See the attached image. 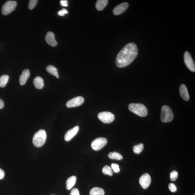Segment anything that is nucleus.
Masks as SVG:
<instances>
[{"instance_id": "f257e3e1", "label": "nucleus", "mask_w": 195, "mask_h": 195, "mask_svg": "<svg viewBox=\"0 0 195 195\" xmlns=\"http://www.w3.org/2000/svg\"><path fill=\"white\" fill-rule=\"evenodd\" d=\"M138 46L134 43H130L124 47L118 53L116 59L117 67L123 68L132 63L138 55Z\"/></svg>"}, {"instance_id": "f03ea898", "label": "nucleus", "mask_w": 195, "mask_h": 195, "mask_svg": "<svg viewBox=\"0 0 195 195\" xmlns=\"http://www.w3.org/2000/svg\"><path fill=\"white\" fill-rule=\"evenodd\" d=\"M128 108L132 112L141 117H145L147 115V109L142 104L132 103L129 104Z\"/></svg>"}, {"instance_id": "7ed1b4c3", "label": "nucleus", "mask_w": 195, "mask_h": 195, "mask_svg": "<svg viewBox=\"0 0 195 195\" xmlns=\"http://www.w3.org/2000/svg\"><path fill=\"white\" fill-rule=\"evenodd\" d=\"M46 138V131L44 130L40 129L34 134L33 138V144L36 147H41L45 143Z\"/></svg>"}, {"instance_id": "20e7f679", "label": "nucleus", "mask_w": 195, "mask_h": 195, "mask_svg": "<svg viewBox=\"0 0 195 195\" xmlns=\"http://www.w3.org/2000/svg\"><path fill=\"white\" fill-rule=\"evenodd\" d=\"M174 117V114L171 109L167 105L163 106L161 113V121L163 123H167L172 121Z\"/></svg>"}, {"instance_id": "39448f33", "label": "nucleus", "mask_w": 195, "mask_h": 195, "mask_svg": "<svg viewBox=\"0 0 195 195\" xmlns=\"http://www.w3.org/2000/svg\"><path fill=\"white\" fill-rule=\"evenodd\" d=\"M17 4L16 2L15 1H10L6 2L2 7V14L4 15L9 14L15 9Z\"/></svg>"}, {"instance_id": "423d86ee", "label": "nucleus", "mask_w": 195, "mask_h": 195, "mask_svg": "<svg viewBox=\"0 0 195 195\" xmlns=\"http://www.w3.org/2000/svg\"><path fill=\"white\" fill-rule=\"evenodd\" d=\"M98 117L100 121L104 123H110L115 119V116L112 113L106 111L98 113Z\"/></svg>"}, {"instance_id": "0eeeda50", "label": "nucleus", "mask_w": 195, "mask_h": 195, "mask_svg": "<svg viewBox=\"0 0 195 195\" xmlns=\"http://www.w3.org/2000/svg\"><path fill=\"white\" fill-rule=\"evenodd\" d=\"M108 140L104 138H96L91 143V146L94 150L98 151L102 149L105 146Z\"/></svg>"}, {"instance_id": "6e6552de", "label": "nucleus", "mask_w": 195, "mask_h": 195, "mask_svg": "<svg viewBox=\"0 0 195 195\" xmlns=\"http://www.w3.org/2000/svg\"><path fill=\"white\" fill-rule=\"evenodd\" d=\"M184 63L188 69L191 71L195 72V63L190 53L188 51H185L184 54Z\"/></svg>"}, {"instance_id": "1a4fd4ad", "label": "nucleus", "mask_w": 195, "mask_h": 195, "mask_svg": "<svg viewBox=\"0 0 195 195\" xmlns=\"http://www.w3.org/2000/svg\"><path fill=\"white\" fill-rule=\"evenodd\" d=\"M84 101V98L82 96H77L68 101L66 104V106L68 108H74L80 106Z\"/></svg>"}, {"instance_id": "9d476101", "label": "nucleus", "mask_w": 195, "mask_h": 195, "mask_svg": "<svg viewBox=\"0 0 195 195\" xmlns=\"http://www.w3.org/2000/svg\"><path fill=\"white\" fill-rule=\"evenodd\" d=\"M151 181V177L147 173H145L142 175L139 179V183L144 189H146L149 187Z\"/></svg>"}, {"instance_id": "9b49d317", "label": "nucleus", "mask_w": 195, "mask_h": 195, "mask_svg": "<svg viewBox=\"0 0 195 195\" xmlns=\"http://www.w3.org/2000/svg\"><path fill=\"white\" fill-rule=\"evenodd\" d=\"M128 6L129 4L127 2H124L119 4L113 9V14L115 16H117L123 13L127 9Z\"/></svg>"}, {"instance_id": "f8f14e48", "label": "nucleus", "mask_w": 195, "mask_h": 195, "mask_svg": "<svg viewBox=\"0 0 195 195\" xmlns=\"http://www.w3.org/2000/svg\"><path fill=\"white\" fill-rule=\"evenodd\" d=\"M79 129V127L78 126H76L71 129L66 133L64 136V139L66 141H69L76 136L78 133Z\"/></svg>"}, {"instance_id": "ddd939ff", "label": "nucleus", "mask_w": 195, "mask_h": 195, "mask_svg": "<svg viewBox=\"0 0 195 195\" xmlns=\"http://www.w3.org/2000/svg\"><path fill=\"white\" fill-rule=\"evenodd\" d=\"M45 40L49 45L52 47H55L57 45V42L56 40L54 34L51 32L47 33L45 37Z\"/></svg>"}, {"instance_id": "4468645a", "label": "nucleus", "mask_w": 195, "mask_h": 195, "mask_svg": "<svg viewBox=\"0 0 195 195\" xmlns=\"http://www.w3.org/2000/svg\"><path fill=\"white\" fill-rule=\"evenodd\" d=\"M180 95L182 98L185 101H188L189 100V96L187 87L184 84H182L179 89Z\"/></svg>"}, {"instance_id": "2eb2a0df", "label": "nucleus", "mask_w": 195, "mask_h": 195, "mask_svg": "<svg viewBox=\"0 0 195 195\" xmlns=\"http://www.w3.org/2000/svg\"><path fill=\"white\" fill-rule=\"evenodd\" d=\"M30 75V72L28 69H25L23 70L19 78V83L21 85L25 84Z\"/></svg>"}, {"instance_id": "dca6fc26", "label": "nucleus", "mask_w": 195, "mask_h": 195, "mask_svg": "<svg viewBox=\"0 0 195 195\" xmlns=\"http://www.w3.org/2000/svg\"><path fill=\"white\" fill-rule=\"evenodd\" d=\"M33 84L36 89H42L44 86L43 79L40 77H36L33 80Z\"/></svg>"}, {"instance_id": "f3484780", "label": "nucleus", "mask_w": 195, "mask_h": 195, "mask_svg": "<svg viewBox=\"0 0 195 195\" xmlns=\"http://www.w3.org/2000/svg\"><path fill=\"white\" fill-rule=\"evenodd\" d=\"M76 177L74 176L68 178L66 181V188L67 190H70L73 187L76 183Z\"/></svg>"}, {"instance_id": "a211bd4d", "label": "nucleus", "mask_w": 195, "mask_h": 195, "mask_svg": "<svg viewBox=\"0 0 195 195\" xmlns=\"http://www.w3.org/2000/svg\"><path fill=\"white\" fill-rule=\"evenodd\" d=\"M108 0H98L96 2L95 5L96 9L99 11L104 10L108 5Z\"/></svg>"}, {"instance_id": "6ab92c4d", "label": "nucleus", "mask_w": 195, "mask_h": 195, "mask_svg": "<svg viewBox=\"0 0 195 195\" xmlns=\"http://www.w3.org/2000/svg\"><path fill=\"white\" fill-rule=\"evenodd\" d=\"M46 70L47 71L49 74L53 75L56 77V78H58L59 76L58 73L57 72V70L56 68L52 65H49L46 67Z\"/></svg>"}, {"instance_id": "aec40b11", "label": "nucleus", "mask_w": 195, "mask_h": 195, "mask_svg": "<svg viewBox=\"0 0 195 195\" xmlns=\"http://www.w3.org/2000/svg\"><path fill=\"white\" fill-rule=\"evenodd\" d=\"M90 195H104V191L102 188L94 187L91 190Z\"/></svg>"}, {"instance_id": "412c9836", "label": "nucleus", "mask_w": 195, "mask_h": 195, "mask_svg": "<svg viewBox=\"0 0 195 195\" xmlns=\"http://www.w3.org/2000/svg\"><path fill=\"white\" fill-rule=\"evenodd\" d=\"M9 78V77L7 75H3L0 77V87L3 88L5 87Z\"/></svg>"}, {"instance_id": "4be33fe9", "label": "nucleus", "mask_w": 195, "mask_h": 195, "mask_svg": "<svg viewBox=\"0 0 195 195\" xmlns=\"http://www.w3.org/2000/svg\"><path fill=\"white\" fill-rule=\"evenodd\" d=\"M109 158L112 159L121 160L123 159V156L119 153L116 152H111L108 154Z\"/></svg>"}, {"instance_id": "5701e85b", "label": "nucleus", "mask_w": 195, "mask_h": 195, "mask_svg": "<svg viewBox=\"0 0 195 195\" xmlns=\"http://www.w3.org/2000/svg\"><path fill=\"white\" fill-rule=\"evenodd\" d=\"M102 172L104 174L110 176H112L113 174L112 168L108 166H105L102 169Z\"/></svg>"}, {"instance_id": "b1692460", "label": "nucleus", "mask_w": 195, "mask_h": 195, "mask_svg": "<svg viewBox=\"0 0 195 195\" xmlns=\"http://www.w3.org/2000/svg\"><path fill=\"white\" fill-rule=\"evenodd\" d=\"M144 148L142 143H140L138 145L135 146L133 148V150L135 153L139 154L142 152Z\"/></svg>"}, {"instance_id": "393cba45", "label": "nucleus", "mask_w": 195, "mask_h": 195, "mask_svg": "<svg viewBox=\"0 0 195 195\" xmlns=\"http://www.w3.org/2000/svg\"><path fill=\"white\" fill-rule=\"evenodd\" d=\"M178 176V173L176 171H173L170 173V178L172 181H175Z\"/></svg>"}, {"instance_id": "a878e982", "label": "nucleus", "mask_w": 195, "mask_h": 195, "mask_svg": "<svg viewBox=\"0 0 195 195\" xmlns=\"http://www.w3.org/2000/svg\"><path fill=\"white\" fill-rule=\"evenodd\" d=\"M38 1L37 0H31L30 1L29 3V8L30 10H32L35 7Z\"/></svg>"}, {"instance_id": "bb28decb", "label": "nucleus", "mask_w": 195, "mask_h": 195, "mask_svg": "<svg viewBox=\"0 0 195 195\" xmlns=\"http://www.w3.org/2000/svg\"><path fill=\"white\" fill-rule=\"evenodd\" d=\"M111 168L115 173H118L120 172V169L118 164L116 163L111 164Z\"/></svg>"}, {"instance_id": "cd10ccee", "label": "nucleus", "mask_w": 195, "mask_h": 195, "mask_svg": "<svg viewBox=\"0 0 195 195\" xmlns=\"http://www.w3.org/2000/svg\"><path fill=\"white\" fill-rule=\"evenodd\" d=\"M169 189L170 191L172 192H176L177 189L176 186L173 183H171L169 185Z\"/></svg>"}, {"instance_id": "c85d7f7f", "label": "nucleus", "mask_w": 195, "mask_h": 195, "mask_svg": "<svg viewBox=\"0 0 195 195\" xmlns=\"http://www.w3.org/2000/svg\"><path fill=\"white\" fill-rule=\"evenodd\" d=\"M68 13V11L65 9V8H63V9L62 10L59 11L57 13L58 15L59 16H64L65 15V14H67Z\"/></svg>"}, {"instance_id": "c756f323", "label": "nucleus", "mask_w": 195, "mask_h": 195, "mask_svg": "<svg viewBox=\"0 0 195 195\" xmlns=\"http://www.w3.org/2000/svg\"><path fill=\"white\" fill-rule=\"evenodd\" d=\"M70 195H80V193L77 188H74L70 192Z\"/></svg>"}, {"instance_id": "7c9ffc66", "label": "nucleus", "mask_w": 195, "mask_h": 195, "mask_svg": "<svg viewBox=\"0 0 195 195\" xmlns=\"http://www.w3.org/2000/svg\"><path fill=\"white\" fill-rule=\"evenodd\" d=\"M60 3L61 5L63 7H66L68 6V1L67 0H61L60 1Z\"/></svg>"}, {"instance_id": "2f4dec72", "label": "nucleus", "mask_w": 195, "mask_h": 195, "mask_svg": "<svg viewBox=\"0 0 195 195\" xmlns=\"http://www.w3.org/2000/svg\"><path fill=\"white\" fill-rule=\"evenodd\" d=\"M5 176V172L4 171L0 168V180L2 179Z\"/></svg>"}, {"instance_id": "473e14b6", "label": "nucleus", "mask_w": 195, "mask_h": 195, "mask_svg": "<svg viewBox=\"0 0 195 195\" xmlns=\"http://www.w3.org/2000/svg\"><path fill=\"white\" fill-rule=\"evenodd\" d=\"M4 106V103L2 100L0 99V109L3 108Z\"/></svg>"}, {"instance_id": "72a5a7b5", "label": "nucleus", "mask_w": 195, "mask_h": 195, "mask_svg": "<svg viewBox=\"0 0 195 195\" xmlns=\"http://www.w3.org/2000/svg\"></svg>"}, {"instance_id": "f704fd0d", "label": "nucleus", "mask_w": 195, "mask_h": 195, "mask_svg": "<svg viewBox=\"0 0 195 195\" xmlns=\"http://www.w3.org/2000/svg\"><path fill=\"white\" fill-rule=\"evenodd\" d=\"M194 195H195V194H194Z\"/></svg>"}]
</instances>
